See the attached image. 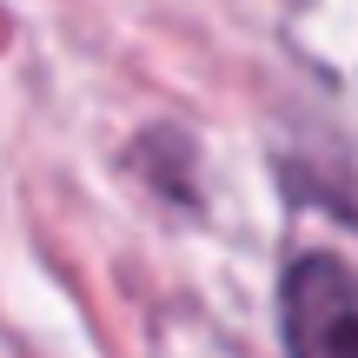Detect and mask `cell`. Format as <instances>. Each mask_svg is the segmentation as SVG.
<instances>
[{"mask_svg": "<svg viewBox=\"0 0 358 358\" xmlns=\"http://www.w3.org/2000/svg\"><path fill=\"white\" fill-rule=\"evenodd\" d=\"M285 358H358V292L338 252H306L285 272Z\"/></svg>", "mask_w": 358, "mask_h": 358, "instance_id": "cell-1", "label": "cell"}]
</instances>
